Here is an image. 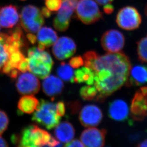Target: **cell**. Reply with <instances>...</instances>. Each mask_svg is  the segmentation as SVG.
Instances as JSON below:
<instances>
[{"instance_id":"obj_17","label":"cell","mask_w":147,"mask_h":147,"mask_svg":"<svg viewBox=\"0 0 147 147\" xmlns=\"http://www.w3.org/2000/svg\"><path fill=\"white\" fill-rule=\"evenodd\" d=\"M108 115L115 121H124L129 118V109L124 100L120 99L114 100L110 104Z\"/></svg>"},{"instance_id":"obj_12","label":"cell","mask_w":147,"mask_h":147,"mask_svg":"<svg viewBox=\"0 0 147 147\" xmlns=\"http://www.w3.org/2000/svg\"><path fill=\"white\" fill-rule=\"evenodd\" d=\"M76 46L73 40L64 36L57 39L54 44L52 51L54 57L59 61L65 60L75 54Z\"/></svg>"},{"instance_id":"obj_24","label":"cell","mask_w":147,"mask_h":147,"mask_svg":"<svg viewBox=\"0 0 147 147\" xmlns=\"http://www.w3.org/2000/svg\"><path fill=\"white\" fill-rule=\"evenodd\" d=\"M57 74L60 79L65 82H74V71L72 67L63 62L57 69Z\"/></svg>"},{"instance_id":"obj_2","label":"cell","mask_w":147,"mask_h":147,"mask_svg":"<svg viewBox=\"0 0 147 147\" xmlns=\"http://www.w3.org/2000/svg\"><path fill=\"white\" fill-rule=\"evenodd\" d=\"M22 35L20 26L9 33H0V72L10 76L18 70L13 67V58L15 53L21 51L24 45Z\"/></svg>"},{"instance_id":"obj_19","label":"cell","mask_w":147,"mask_h":147,"mask_svg":"<svg viewBox=\"0 0 147 147\" xmlns=\"http://www.w3.org/2000/svg\"><path fill=\"white\" fill-rule=\"evenodd\" d=\"M64 83L60 78L56 76L48 75L44 80L42 86L44 93L47 96L53 97L62 92Z\"/></svg>"},{"instance_id":"obj_33","label":"cell","mask_w":147,"mask_h":147,"mask_svg":"<svg viewBox=\"0 0 147 147\" xmlns=\"http://www.w3.org/2000/svg\"><path fill=\"white\" fill-rule=\"evenodd\" d=\"M27 38L28 40L32 43V45H35L37 40V37L33 33H28L27 35Z\"/></svg>"},{"instance_id":"obj_11","label":"cell","mask_w":147,"mask_h":147,"mask_svg":"<svg viewBox=\"0 0 147 147\" xmlns=\"http://www.w3.org/2000/svg\"><path fill=\"white\" fill-rule=\"evenodd\" d=\"M101 43L105 51L110 53L120 52L125 45V38L120 32L110 30L103 34Z\"/></svg>"},{"instance_id":"obj_1","label":"cell","mask_w":147,"mask_h":147,"mask_svg":"<svg viewBox=\"0 0 147 147\" xmlns=\"http://www.w3.org/2000/svg\"><path fill=\"white\" fill-rule=\"evenodd\" d=\"M85 66L94 74L95 86L99 92L97 99L110 96L126 83L131 66L124 53H108L102 56H89L84 61Z\"/></svg>"},{"instance_id":"obj_8","label":"cell","mask_w":147,"mask_h":147,"mask_svg":"<svg viewBox=\"0 0 147 147\" xmlns=\"http://www.w3.org/2000/svg\"><path fill=\"white\" fill-rule=\"evenodd\" d=\"M116 22L120 28L125 30L131 31L140 26L142 22V17L135 8L126 6L118 12Z\"/></svg>"},{"instance_id":"obj_16","label":"cell","mask_w":147,"mask_h":147,"mask_svg":"<svg viewBox=\"0 0 147 147\" xmlns=\"http://www.w3.org/2000/svg\"><path fill=\"white\" fill-rule=\"evenodd\" d=\"M19 15L16 6L8 5L0 8V24L6 29H12L18 23Z\"/></svg>"},{"instance_id":"obj_20","label":"cell","mask_w":147,"mask_h":147,"mask_svg":"<svg viewBox=\"0 0 147 147\" xmlns=\"http://www.w3.org/2000/svg\"><path fill=\"white\" fill-rule=\"evenodd\" d=\"M54 135L60 142L67 143L73 140L75 134L74 127L70 122L63 121L55 127Z\"/></svg>"},{"instance_id":"obj_26","label":"cell","mask_w":147,"mask_h":147,"mask_svg":"<svg viewBox=\"0 0 147 147\" xmlns=\"http://www.w3.org/2000/svg\"><path fill=\"white\" fill-rule=\"evenodd\" d=\"M137 53L140 61L147 63V36L137 42Z\"/></svg>"},{"instance_id":"obj_31","label":"cell","mask_w":147,"mask_h":147,"mask_svg":"<svg viewBox=\"0 0 147 147\" xmlns=\"http://www.w3.org/2000/svg\"><path fill=\"white\" fill-rule=\"evenodd\" d=\"M65 147H85V145L82 143L81 141L75 139L74 140H72L71 142H70L68 143L65 144Z\"/></svg>"},{"instance_id":"obj_34","label":"cell","mask_w":147,"mask_h":147,"mask_svg":"<svg viewBox=\"0 0 147 147\" xmlns=\"http://www.w3.org/2000/svg\"><path fill=\"white\" fill-rule=\"evenodd\" d=\"M41 13H42L43 16L46 18H49L51 16V11L49 10L46 7H43L42 8Z\"/></svg>"},{"instance_id":"obj_21","label":"cell","mask_w":147,"mask_h":147,"mask_svg":"<svg viewBox=\"0 0 147 147\" xmlns=\"http://www.w3.org/2000/svg\"><path fill=\"white\" fill-rule=\"evenodd\" d=\"M58 39L57 33L52 28L43 27L38 31L37 40L38 44L46 47H49L54 45Z\"/></svg>"},{"instance_id":"obj_4","label":"cell","mask_w":147,"mask_h":147,"mask_svg":"<svg viewBox=\"0 0 147 147\" xmlns=\"http://www.w3.org/2000/svg\"><path fill=\"white\" fill-rule=\"evenodd\" d=\"M52 138L49 132L33 125L24 128L19 137L13 136L12 140L20 147H49Z\"/></svg>"},{"instance_id":"obj_18","label":"cell","mask_w":147,"mask_h":147,"mask_svg":"<svg viewBox=\"0 0 147 147\" xmlns=\"http://www.w3.org/2000/svg\"><path fill=\"white\" fill-rule=\"evenodd\" d=\"M147 83V66L137 65L131 68L127 81V86H138Z\"/></svg>"},{"instance_id":"obj_25","label":"cell","mask_w":147,"mask_h":147,"mask_svg":"<svg viewBox=\"0 0 147 147\" xmlns=\"http://www.w3.org/2000/svg\"><path fill=\"white\" fill-rule=\"evenodd\" d=\"M80 95L84 100H91L98 98L99 92L95 86L88 85L81 88Z\"/></svg>"},{"instance_id":"obj_15","label":"cell","mask_w":147,"mask_h":147,"mask_svg":"<svg viewBox=\"0 0 147 147\" xmlns=\"http://www.w3.org/2000/svg\"><path fill=\"white\" fill-rule=\"evenodd\" d=\"M131 116L135 121H142L147 116V95L140 90L136 92L131 106Z\"/></svg>"},{"instance_id":"obj_14","label":"cell","mask_w":147,"mask_h":147,"mask_svg":"<svg viewBox=\"0 0 147 147\" xmlns=\"http://www.w3.org/2000/svg\"><path fill=\"white\" fill-rule=\"evenodd\" d=\"M107 131L93 127H88L81 135V141L86 147H103L105 144Z\"/></svg>"},{"instance_id":"obj_10","label":"cell","mask_w":147,"mask_h":147,"mask_svg":"<svg viewBox=\"0 0 147 147\" xmlns=\"http://www.w3.org/2000/svg\"><path fill=\"white\" fill-rule=\"evenodd\" d=\"M16 78V87L21 94H35L40 90V83L39 80L32 72H20Z\"/></svg>"},{"instance_id":"obj_27","label":"cell","mask_w":147,"mask_h":147,"mask_svg":"<svg viewBox=\"0 0 147 147\" xmlns=\"http://www.w3.org/2000/svg\"><path fill=\"white\" fill-rule=\"evenodd\" d=\"M62 3V0H46V6L50 11H57L59 10Z\"/></svg>"},{"instance_id":"obj_9","label":"cell","mask_w":147,"mask_h":147,"mask_svg":"<svg viewBox=\"0 0 147 147\" xmlns=\"http://www.w3.org/2000/svg\"><path fill=\"white\" fill-rule=\"evenodd\" d=\"M78 0H62L61 7L53 22L54 28L59 32H65L69 26L73 13Z\"/></svg>"},{"instance_id":"obj_3","label":"cell","mask_w":147,"mask_h":147,"mask_svg":"<svg viewBox=\"0 0 147 147\" xmlns=\"http://www.w3.org/2000/svg\"><path fill=\"white\" fill-rule=\"evenodd\" d=\"M27 59L30 72L42 79L49 75L54 64L49 53L33 47L28 49Z\"/></svg>"},{"instance_id":"obj_28","label":"cell","mask_w":147,"mask_h":147,"mask_svg":"<svg viewBox=\"0 0 147 147\" xmlns=\"http://www.w3.org/2000/svg\"><path fill=\"white\" fill-rule=\"evenodd\" d=\"M9 119L7 115L3 111H0V135L7 129Z\"/></svg>"},{"instance_id":"obj_35","label":"cell","mask_w":147,"mask_h":147,"mask_svg":"<svg viewBox=\"0 0 147 147\" xmlns=\"http://www.w3.org/2000/svg\"><path fill=\"white\" fill-rule=\"evenodd\" d=\"M98 3L105 5V4H108V3H111V2H112L113 0H95Z\"/></svg>"},{"instance_id":"obj_7","label":"cell","mask_w":147,"mask_h":147,"mask_svg":"<svg viewBox=\"0 0 147 147\" xmlns=\"http://www.w3.org/2000/svg\"><path fill=\"white\" fill-rule=\"evenodd\" d=\"M76 14L78 19L86 25L94 24L102 18V13L94 0H79Z\"/></svg>"},{"instance_id":"obj_6","label":"cell","mask_w":147,"mask_h":147,"mask_svg":"<svg viewBox=\"0 0 147 147\" xmlns=\"http://www.w3.org/2000/svg\"><path fill=\"white\" fill-rule=\"evenodd\" d=\"M21 25L28 33L38 32L44 24V19L38 8L28 5L23 7L20 14Z\"/></svg>"},{"instance_id":"obj_22","label":"cell","mask_w":147,"mask_h":147,"mask_svg":"<svg viewBox=\"0 0 147 147\" xmlns=\"http://www.w3.org/2000/svg\"><path fill=\"white\" fill-rule=\"evenodd\" d=\"M39 103V100L32 95H25L18 102L19 113L31 114L36 110Z\"/></svg>"},{"instance_id":"obj_36","label":"cell","mask_w":147,"mask_h":147,"mask_svg":"<svg viewBox=\"0 0 147 147\" xmlns=\"http://www.w3.org/2000/svg\"><path fill=\"white\" fill-rule=\"evenodd\" d=\"M8 145L7 144V142L3 139L1 136H0V147H8Z\"/></svg>"},{"instance_id":"obj_32","label":"cell","mask_w":147,"mask_h":147,"mask_svg":"<svg viewBox=\"0 0 147 147\" xmlns=\"http://www.w3.org/2000/svg\"><path fill=\"white\" fill-rule=\"evenodd\" d=\"M103 10L106 14H111L114 11V7L111 3H108L104 6Z\"/></svg>"},{"instance_id":"obj_13","label":"cell","mask_w":147,"mask_h":147,"mask_svg":"<svg viewBox=\"0 0 147 147\" xmlns=\"http://www.w3.org/2000/svg\"><path fill=\"white\" fill-rule=\"evenodd\" d=\"M103 118L101 111L99 107L93 104L85 106L79 113V121L85 127L97 126L100 123Z\"/></svg>"},{"instance_id":"obj_38","label":"cell","mask_w":147,"mask_h":147,"mask_svg":"<svg viewBox=\"0 0 147 147\" xmlns=\"http://www.w3.org/2000/svg\"><path fill=\"white\" fill-rule=\"evenodd\" d=\"M145 14L147 16V4L146 6V8H145Z\"/></svg>"},{"instance_id":"obj_40","label":"cell","mask_w":147,"mask_h":147,"mask_svg":"<svg viewBox=\"0 0 147 147\" xmlns=\"http://www.w3.org/2000/svg\"><path fill=\"white\" fill-rule=\"evenodd\" d=\"M0 30H1V27H0Z\"/></svg>"},{"instance_id":"obj_39","label":"cell","mask_w":147,"mask_h":147,"mask_svg":"<svg viewBox=\"0 0 147 147\" xmlns=\"http://www.w3.org/2000/svg\"><path fill=\"white\" fill-rule=\"evenodd\" d=\"M21 1H25V0H21Z\"/></svg>"},{"instance_id":"obj_37","label":"cell","mask_w":147,"mask_h":147,"mask_svg":"<svg viewBox=\"0 0 147 147\" xmlns=\"http://www.w3.org/2000/svg\"><path fill=\"white\" fill-rule=\"evenodd\" d=\"M137 147H147V140H144L140 144L137 145Z\"/></svg>"},{"instance_id":"obj_29","label":"cell","mask_w":147,"mask_h":147,"mask_svg":"<svg viewBox=\"0 0 147 147\" xmlns=\"http://www.w3.org/2000/svg\"><path fill=\"white\" fill-rule=\"evenodd\" d=\"M69 64L72 68H79L84 64L83 59L80 56L73 57L70 60Z\"/></svg>"},{"instance_id":"obj_30","label":"cell","mask_w":147,"mask_h":147,"mask_svg":"<svg viewBox=\"0 0 147 147\" xmlns=\"http://www.w3.org/2000/svg\"><path fill=\"white\" fill-rule=\"evenodd\" d=\"M56 111L60 116H63L65 114V105L63 101H59L56 103Z\"/></svg>"},{"instance_id":"obj_23","label":"cell","mask_w":147,"mask_h":147,"mask_svg":"<svg viewBox=\"0 0 147 147\" xmlns=\"http://www.w3.org/2000/svg\"><path fill=\"white\" fill-rule=\"evenodd\" d=\"M74 82L76 83H86L88 85L94 83V74L90 68L84 67L77 69L74 72Z\"/></svg>"},{"instance_id":"obj_5","label":"cell","mask_w":147,"mask_h":147,"mask_svg":"<svg viewBox=\"0 0 147 147\" xmlns=\"http://www.w3.org/2000/svg\"><path fill=\"white\" fill-rule=\"evenodd\" d=\"M61 117L56 111V103L42 99L39 101L32 119L47 129H51L59 123Z\"/></svg>"}]
</instances>
